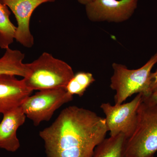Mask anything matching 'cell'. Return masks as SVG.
<instances>
[{
    "instance_id": "6da1fadb",
    "label": "cell",
    "mask_w": 157,
    "mask_h": 157,
    "mask_svg": "<svg viewBox=\"0 0 157 157\" xmlns=\"http://www.w3.org/2000/svg\"><path fill=\"white\" fill-rule=\"evenodd\" d=\"M108 132L105 118L76 106L63 109L39 132L46 157H92Z\"/></svg>"
},
{
    "instance_id": "7a4b0ae2",
    "label": "cell",
    "mask_w": 157,
    "mask_h": 157,
    "mask_svg": "<svg viewBox=\"0 0 157 157\" xmlns=\"http://www.w3.org/2000/svg\"><path fill=\"white\" fill-rule=\"evenodd\" d=\"M27 65L29 74L23 80L33 91L66 88L75 74L66 62L47 52Z\"/></svg>"
},
{
    "instance_id": "3957f363",
    "label": "cell",
    "mask_w": 157,
    "mask_h": 157,
    "mask_svg": "<svg viewBox=\"0 0 157 157\" xmlns=\"http://www.w3.org/2000/svg\"><path fill=\"white\" fill-rule=\"evenodd\" d=\"M157 151V104L142 101L135 131L126 141L124 157H154Z\"/></svg>"
},
{
    "instance_id": "277c9868",
    "label": "cell",
    "mask_w": 157,
    "mask_h": 157,
    "mask_svg": "<svg viewBox=\"0 0 157 157\" xmlns=\"http://www.w3.org/2000/svg\"><path fill=\"white\" fill-rule=\"evenodd\" d=\"M157 63V52L139 69L130 70L125 65L113 63V73L110 78V87L116 92L115 104H122L134 94L148 96L151 70Z\"/></svg>"
},
{
    "instance_id": "5b68a950",
    "label": "cell",
    "mask_w": 157,
    "mask_h": 157,
    "mask_svg": "<svg viewBox=\"0 0 157 157\" xmlns=\"http://www.w3.org/2000/svg\"><path fill=\"white\" fill-rule=\"evenodd\" d=\"M73 100V96L65 88L42 90L29 96L20 107L36 127L42 122L50 121L57 109Z\"/></svg>"
},
{
    "instance_id": "8992f818",
    "label": "cell",
    "mask_w": 157,
    "mask_h": 157,
    "mask_svg": "<svg viewBox=\"0 0 157 157\" xmlns=\"http://www.w3.org/2000/svg\"><path fill=\"white\" fill-rule=\"evenodd\" d=\"M142 101V94H138L128 103L114 105L109 103L101 104L110 136L123 134L127 139L132 136L137 124V110Z\"/></svg>"
},
{
    "instance_id": "52a82bcc",
    "label": "cell",
    "mask_w": 157,
    "mask_h": 157,
    "mask_svg": "<svg viewBox=\"0 0 157 157\" xmlns=\"http://www.w3.org/2000/svg\"><path fill=\"white\" fill-rule=\"evenodd\" d=\"M138 0H94L85 6L87 18L94 22L121 23L132 17Z\"/></svg>"
},
{
    "instance_id": "ba28073f",
    "label": "cell",
    "mask_w": 157,
    "mask_h": 157,
    "mask_svg": "<svg viewBox=\"0 0 157 157\" xmlns=\"http://www.w3.org/2000/svg\"><path fill=\"white\" fill-rule=\"evenodd\" d=\"M9 7L17 20V26L15 39L26 48L34 45V37L30 30L32 14L36 9L44 3L54 2L56 0H1Z\"/></svg>"
},
{
    "instance_id": "9c48e42d",
    "label": "cell",
    "mask_w": 157,
    "mask_h": 157,
    "mask_svg": "<svg viewBox=\"0 0 157 157\" xmlns=\"http://www.w3.org/2000/svg\"><path fill=\"white\" fill-rule=\"evenodd\" d=\"M33 91L26 86L23 79L10 74L0 75V113L20 107Z\"/></svg>"
},
{
    "instance_id": "30bf717a",
    "label": "cell",
    "mask_w": 157,
    "mask_h": 157,
    "mask_svg": "<svg viewBox=\"0 0 157 157\" xmlns=\"http://www.w3.org/2000/svg\"><path fill=\"white\" fill-rule=\"evenodd\" d=\"M0 123V148L14 152L20 147L17 132L25 121V114L20 106L3 113Z\"/></svg>"
},
{
    "instance_id": "8fae6325",
    "label": "cell",
    "mask_w": 157,
    "mask_h": 157,
    "mask_svg": "<svg viewBox=\"0 0 157 157\" xmlns=\"http://www.w3.org/2000/svg\"><path fill=\"white\" fill-rule=\"evenodd\" d=\"M6 50L4 55L0 58V75L10 74L23 78L26 77L29 70L27 63L23 62L25 56L24 54L10 48Z\"/></svg>"
},
{
    "instance_id": "7c38bea8",
    "label": "cell",
    "mask_w": 157,
    "mask_h": 157,
    "mask_svg": "<svg viewBox=\"0 0 157 157\" xmlns=\"http://www.w3.org/2000/svg\"><path fill=\"white\" fill-rule=\"evenodd\" d=\"M126 140L123 134L105 138L96 147L92 157H124Z\"/></svg>"
},
{
    "instance_id": "4fadbf2b",
    "label": "cell",
    "mask_w": 157,
    "mask_h": 157,
    "mask_svg": "<svg viewBox=\"0 0 157 157\" xmlns=\"http://www.w3.org/2000/svg\"><path fill=\"white\" fill-rule=\"evenodd\" d=\"M9 7L0 0V48L6 49L14 42L17 27L10 19Z\"/></svg>"
},
{
    "instance_id": "5bb4252c",
    "label": "cell",
    "mask_w": 157,
    "mask_h": 157,
    "mask_svg": "<svg viewBox=\"0 0 157 157\" xmlns=\"http://www.w3.org/2000/svg\"><path fill=\"white\" fill-rule=\"evenodd\" d=\"M95 79L93 74L88 72H80L74 74L66 87L67 91L71 95H76L81 97Z\"/></svg>"
},
{
    "instance_id": "9a60e30c",
    "label": "cell",
    "mask_w": 157,
    "mask_h": 157,
    "mask_svg": "<svg viewBox=\"0 0 157 157\" xmlns=\"http://www.w3.org/2000/svg\"><path fill=\"white\" fill-rule=\"evenodd\" d=\"M156 89H157V70L154 73H151V74L148 96Z\"/></svg>"
},
{
    "instance_id": "2e32d148",
    "label": "cell",
    "mask_w": 157,
    "mask_h": 157,
    "mask_svg": "<svg viewBox=\"0 0 157 157\" xmlns=\"http://www.w3.org/2000/svg\"><path fill=\"white\" fill-rule=\"evenodd\" d=\"M142 101L147 104H157V89L147 97L142 96Z\"/></svg>"
},
{
    "instance_id": "e0dca14e",
    "label": "cell",
    "mask_w": 157,
    "mask_h": 157,
    "mask_svg": "<svg viewBox=\"0 0 157 157\" xmlns=\"http://www.w3.org/2000/svg\"><path fill=\"white\" fill-rule=\"evenodd\" d=\"M78 3L84 6H86L87 4L91 2L94 0H76Z\"/></svg>"
}]
</instances>
